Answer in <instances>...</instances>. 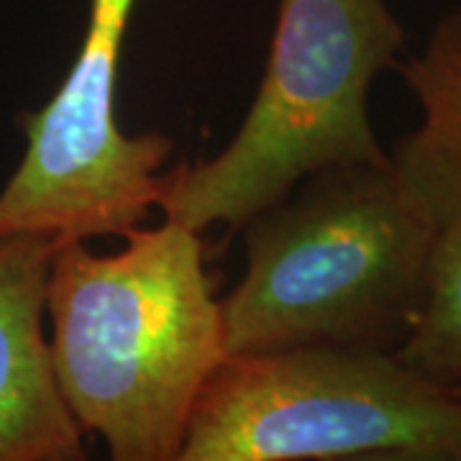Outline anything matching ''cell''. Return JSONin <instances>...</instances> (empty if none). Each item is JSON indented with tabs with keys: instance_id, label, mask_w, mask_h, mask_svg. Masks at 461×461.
<instances>
[{
	"instance_id": "obj_4",
	"label": "cell",
	"mask_w": 461,
	"mask_h": 461,
	"mask_svg": "<svg viewBox=\"0 0 461 461\" xmlns=\"http://www.w3.org/2000/svg\"><path fill=\"white\" fill-rule=\"evenodd\" d=\"M461 461V395L395 354H229L203 387L180 461Z\"/></svg>"
},
{
	"instance_id": "obj_6",
	"label": "cell",
	"mask_w": 461,
	"mask_h": 461,
	"mask_svg": "<svg viewBox=\"0 0 461 461\" xmlns=\"http://www.w3.org/2000/svg\"><path fill=\"white\" fill-rule=\"evenodd\" d=\"M54 249L51 233L0 236V461L85 459L41 329Z\"/></svg>"
},
{
	"instance_id": "obj_3",
	"label": "cell",
	"mask_w": 461,
	"mask_h": 461,
	"mask_svg": "<svg viewBox=\"0 0 461 461\" xmlns=\"http://www.w3.org/2000/svg\"><path fill=\"white\" fill-rule=\"evenodd\" d=\"M402 47L387 0H280L244 123L213 159L165 169L157 205L198 233L236 230L321 169L390 162L366 100Z\"/></svg>"
},
{
	"instance_id": "obj_7",
	"label": "cell",
	"mask_w": 461,
	"mask_h": 461,
	"mask_svg": "<svg viewBox=\"0 0 461 461\" xmlns=\"http://www.w3.org/2000/svg\"><path fill=\"white\" fill-rule=\"evenodd\" d=\"M397 69L418 105V129L390 154L397 177L441 223L461 218V5L430 32L420 54Z\"/></svg>"
},
{
	"instance_id": "obj_5",
	"label": "cell",
	"mask_w": 461,
	"mask_h": 461,
	"mask_svg": "<svg viewBox=\"0 0 461 461\" xmlns=\"http://www.w3.org/2000/svg\"><path fill=\"white\" fill-rule=\"evenodd\" d=\"M136 0H90L87 29L65 83L21 115L26 154L0 193V236L39 230L57 244L123 236L159 203L165 133L129 136L115 118L123 36Z\"/></svg>"
},
{
	"instance_id": "obj_8",
	"label": "cell",
	"mask_w": 461,
	"mask_h": 461,
	"mask_svg": "<svg viewBox=\"0 0 461 461\" xmlns=\"http://www.w3.org/2000/svg\"><path fill=\"white\" fill-rule=\"evenodd\" d=\"M395 357L436 384L461 387V218L438 226L426 300Z\"/></svg>"
},
{
	"instance_id": "obj_9",
	"label": "cell",
	"mask_w": 461,
	"mask_h": 461,
	"mask_svg": "<svg viewBox=\"0 0 461 461\" xmlns=\"http://www.w3.org/2000/svg\"><path fill=\"white\" fill-rule=\"evenodd\" d=\"M454 393H459V395H461V387H456V390H454Z\"/></svg>"
},
{
	"instance_id": "obj_2",
	"label": "cell",
	"mask_w": 461,
	"mask_h": 461,
	"mask_svg": "<svg viewBox=\"0 0 461 461\" xmlns=\"http://www.w3.org/2000/svg\"><path fill=\"white\" fill-rule=\"evenodd\" d=\"M223 305L229 354H395L420 315L438 221L393 162L321 169L244 226Z\"/></svg>"
},
{
	"instance_id": "obj_1",
	"label": "cell",
	"mask_w": 461,
	"mask_h": 461,
	"mask_svg": "<svg viewBox=\"0 0 461 461\" xmlns=\"http://www.w3.org/2000/svg\"><path fill=\"white\" fill-rule=\"evenodd\" d=\"M93 254L57 244L47 285L51 364L80 429L115 461H180L203 387L229 357L198 230L167 218Z\"/></svg>"
}]
</instances>
